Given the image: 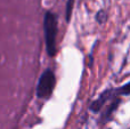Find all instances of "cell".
<instances>
[{"label":"cell","mask_w":130,"mask_h":129,"mask_svg":"<svg viewBox=\"0 0 130 129\" xmlns=\"http://www.w3.org/2000/svg\"><path fill=\"white\" fill-rule=\"evenodd\" d=\"M43 30H45V41L47 54L50 57L56 54V37H57V18L54 13L46 11L43 20Z\"/></svg>","instance_id":"6da1fadb"},{"label":"cell","mask_w":130,"mask_h":129,"mask_svg":"<svg viewBox=\"0 0 130 129\" xmlns=\"http://www.w3.org/2000/svg\"><path fill=\"white\" fill-rule=\"evenodd\" d=\"M55 74L52 70H45L43 73L41 74L40 79L38 82V87H37V95L41 100H46V98L50 97L53 90L55 87Z\"/></svg>","instance_id":"7a4b0ae2"},{"label":"cell","mask_w":130,"mask_h":129,"mask_svg":"<svg viewBox=\"0 0 130 129\" xmlns=\"http://www.w3.org/2000/svg\"><path fill=\"white\" fill-rule=\"evenodd\" d=\"M128 84H126L122 88H119V89H107V90L103 91V93L99 95V97L97 98V100H95L94 102L91 103V105H90V111L91 112H99L102 110V107H103V105L105 104L107 101H111L112 100V97H114L117 94H123V95H128Z\"/></svg>","instance_id":"3957f363"},{"label":"cell","mask_w":130,"mask_h":129,"mask_svg":"<svg viewBox=\"0 0 130 129\" xmlns=\"http://www.w3.org/2000/svg\"><path fill=\"white\" fill-rule=\"evenodd\" d=\"M117 96H114L113 101L111 100L110 105H108V106L106 107V110L104 111L103 116H102V120H103V122H107L108 120H111V118H112V114L114 113L115 110H117L118 106H119V104H120V102H121V101H120V98L117 97Z\"/></svg>","instance_id":"277c9868"},{"label":"cell","mask_w":130,"mask_h":129,"mask_svg":"<svg viewBox=\"0 0 130 129\" xmlns=\"http://www.w3.org/2000/svg\"><path fill=\"white\" fill-rule=\"evenodd\" d=\"M73 4L74 0H67L66 4V10H65V20L69 22L71 18V14H72V9H73Z\"/></svg>","instance_id":"5b68a950"},{"label":"cell","mask_w":130,"mask_h":129,"mask_svg":"<svg viewBox=\"0 0 130 129\" xmlns=\"http://www.w3.org/2000/svg\"><path fill=\"white\" fill-rule=\"evenodd\" d=\"M105 18H106V14H105V11H104L103 9H102V10H99L98 13H97L96 20H97V22H98V23L105 22Z\"/></svg>","instance_id":"8992f818"}]
</instances>
